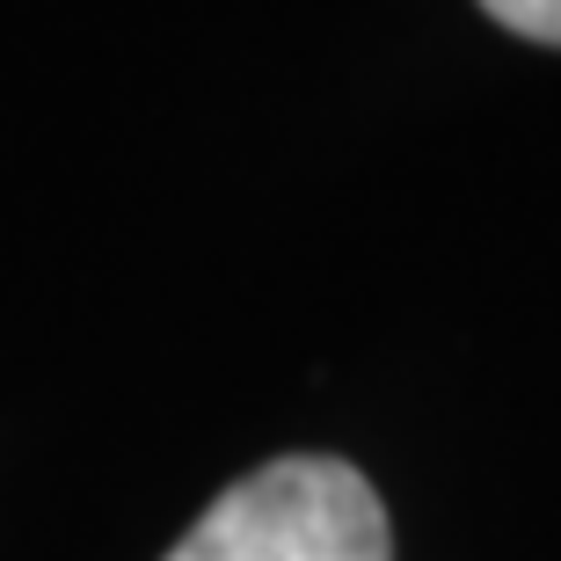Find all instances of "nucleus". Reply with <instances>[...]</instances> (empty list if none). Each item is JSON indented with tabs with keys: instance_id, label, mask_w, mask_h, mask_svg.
Here are the masks:
<instances>
[{
	"instance_id": "obj_2",
	"label": "nucleus",
	"mask_w": 561,
	"mask_h": 561,
	"mask_svg": "<svg viewBox=\"0 0 561 561\" xmlns=\"http://www.w3.org/2000/svg\"><path fill=\"white\" fill-rule=\"evenodd\" d=\"M481 8L533 44H561V0H481Z\"/></svg>"
},
{
	"instance_id": "obj_1",
	"label": "nucleus",
	"mask_w": 561,
	"mask_h": 561,
	"mask_svg": "<svg viewBox=\"0 0 561 561\" xmlns=\"http://www.w3.org/2000/svg\"><path fill=\"white\" fill-rule=\"evenodd\" d=\"M168 561H394V533L357 467L299 453L241 474Z\"/></svg>"
}]
</instances>
